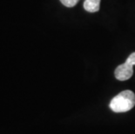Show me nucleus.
Masks as SVG:
<instances>
[{
	"label": "nucleus",
	"instance_id": "obj_1",
	"mask_svg": "<svg viewBox=\"0 0 135 134\" xmlns=\"http://www.w3.org/2000/svg\"><path fill=\"white\" fill-rule=\"evenodd\" d=\"M135 105V94L126 90L118 94L112 99L110 108L114 112H126L133 109Z\"/></svg>",
	"mask_w": 135,
	"mask_h": 134
},
{
	"label": "nucleus",
	"instance_id": "obj_2",
	"mask_svg": "<svg viewBox=\"0 0 135 134\" xmlns=\"http://www.w3.org/2000/svg\"><path fill=\"white\" fill-rule=\"evenodd\" d=\"M133 65L127 61H126L124 64L119 65L116 68L115 72H114L116 78L120 81H125L129 79L133 74Z\"/></svg>",
	"mask_w": 135,
	"mask_h": 134
},
{
	"label": "nucleus",
	"instance_id": "obj_3",
	"mask_svg": "<svg viewBox=\"0 0 135 134\" xmlns=\"http://www.w3.org/2000/svg\"><path fill=\"white\" fill-rule=\"evenodd\" d=\"M100 7V0H85L84 9L88 12H97Z\"/></svg>",
	"mask_w": 135,
	"mask_h": 134
},
{
	"label": "nucleus",
	"instance_id": "obj_4",
	"mask_svg": "<svg viewBox=\"0 0 135 134\" xmlns=\"http://www.w3.org/2000/svg\"><path fill=\"white\" fill-rule=\"evenodd\" d=\"M79 1V0H60L62 4H64L66 7H74Z\"/></svg>",
	"mask_w": 135,
	"mask_h": 134
},
{
	"label": "nucleus",
	"instance_id": "obj_5",
	"mask_svg": "<svg viewBox=\"0 0 135 134\" xmlns=\"http://www.w3.org/2000/svg\"><path fill=\"white\" fill-rule=\"evenodd\" d=\"M126 61L129 62L130 64H132L133 65H135V52L132 53L131 55L128 57V58L126 59Z\"/></svg>",
	"mask_w": 135,
	"mask_h": 134
}]
</instances>
